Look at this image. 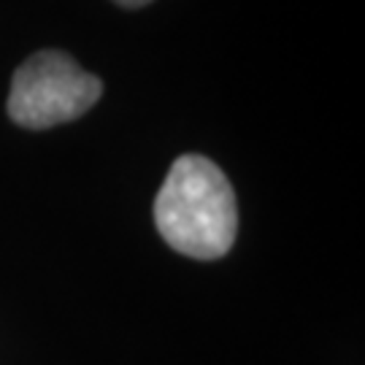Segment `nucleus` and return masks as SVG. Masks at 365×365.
<instances>
[{
    "label": "nucleus",
    "mask_w": 365,
    "mask_h": 365,
    "mask_svg": "<svg viewBox=\"0 0 365 365\" xmlns=\"http://www.w3.org/2000/svg\"><path fill=\"white\" fill-rule=\"evenodd\" d=\"M155 225L179 255L225 257L238 233V203L220 165L203 155L179 157L155 197Z\"/></svg>",
    "instance_id": "f257e3e1"
},
{
    "label": "nucleus",
    "mask_w": 365,
    "mask_h": 365,
    "mask_svg": "<svg viewBox=\"0 0 365 365\" xmlns=\"http://www.w3.org/2000/svg\"><path fill=\"white\" fill-rule=\"evenodd\" d=\"M101 78L66 52H36L16 68L6 111L27 130H49L87 114L101 101Z\"/></svg>",
    "instance_id": "f03ea898"
},
{
    "label": "nucleus",
    "mask_w": 365,
    "mask_h": 365,
    "mask_svg": "<svg viewBox=\"0 0 365 365\" xmlns=\"http://www.w3.org/2000/svg\"><path fill=\"white\" fill-rule=\"evenodd\" d=\"M114 3L122 9H141V6H149L152 0H114Z\"/></svg>",
    "instance_id": "7ed1b4c3"
}]
</instances>
